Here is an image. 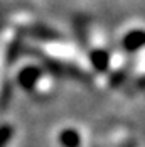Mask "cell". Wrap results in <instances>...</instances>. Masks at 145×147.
Wrapping results in <instances>:
<instances>
[{"instance_id":"6da1fadb","label":"cell","mask_w":145,"mask_h":147,"mask_svg":"<svg viewBox=\"0 0 145 147\" xmlns=\"http://www.w3.org/2000/svg\"><path fill=\"white\" fill-rule=\"evenodd\" d=\"M44 74V69L36 66V64H29V66H24L19 74H17V83L19 86L26 91H32V90L37 86V83L41 81Z\"/></svg>"},{"instance_id":"7a4b0ae2","label":"cell","mask_w":145,"mask_h":147,"mask_svg":"<svg viewBox=\"0 0 145 147\" xmlns=\"http://www.w3.org/2000/svg\"><path fill=\"white\" fill-rule=\"evenodd\" d=\"M88 58H89V63H91V66L96 73H108L111 59H110V53L106 49H101V47L91 49Z\"/></svg>"},{"instance_id":"3957f363","label":"cell","mask_w":145,"mask_h":147,"mask_svg":"<svg viewBox=\"0 0 145 147\" xmlns=\"http://www.w3.org/2000/svg\"><path fill=\"white\" fill-rule=\"evenodd\" d=\"M144 30L142 29H133V30H128L123 39H122V46L127 53H137L142 49L144 46Z\"/></svg>"},{"instance_id":"277c9868","label":"cell","mask_w":145,"mask_h":147,"mask_svg":"<svg viewBox=\"0 0 145 147\" xmlns=\"http://www.w3.org/2000/svg\"><path fill=\"white\" fill-rule=\"evenodd\" d=\"M59 144L61 147H81V135L76 129H64L59 132Z\"/></svg>"},{"instance_id":"5b68a950","label":"cell","mask_w":145,"mask_h":147,"mask_svg":"<svg viewBox=\"0 0 145 147\" xmlns=\"http://www.w3.org/2000/svg\"><path fill=\"white\" fill-rule=\"evenodd\" d=\"M27 32H29V36L37 37V39H42V41H59V39H61L56 30L47 29V27H44V26L30 27V29H27Z\"/></svg>"},{"instance_id":"8992f818","label":"cell","mask_w":145,"mask_h":147,"mask_svg":"<svg viewBox=\"0 0 145 147\" xmlns=\"http://www.w3.org/2000/svg\"><path fill=\"white\" fill-rule=\"evenodd\" d=\"M12 137H14V127L10 123H2L0 125V147H7Z\"/></svg>"},{"instance_id":"52a82bcc","label":"cell","mask_w":145,"mask_h":147,"mask_svg":"<svg viewBox=\"0 0 145 147\" xmlns=\"http://www.w3.org/2000/svg\"><path fill=\"white\" fill-rule=\"evenodd\" d=\"M125 80H127V71L125 69H118L115 73H111V76H110V86L116 88V86L123 85Z\"/></svg>"},{"instance_id":"ba28073f","label":"cell","mask_w":145,"mask_h":147,"mask_svg":"<svg viewBox=\"0 0 145 147\" xmlns=\"http://www.w3.org/2000/svg\"><path fill=\"white\" fill-rule=\"evenodd\" d=\"M22 51H24V47L20 44H17V42H14L12 46H9V53H7V61H9V64H12L15 61V58H17Z\"/></svg>"},{"instance_id":"9c48e42d","label":"cell","mask_w":145,"mask_h":147,"mask_svg":"<svg viewBox=\"0 0 145 147\" xmlns=\"http://www.w3.org/2000/svg\"><path fill=\"white\" fill-rule=\"evenodd\" d=\"M122 147H137V146H135V140H128V142H125Z\"/></svg>"}]
</instances>
